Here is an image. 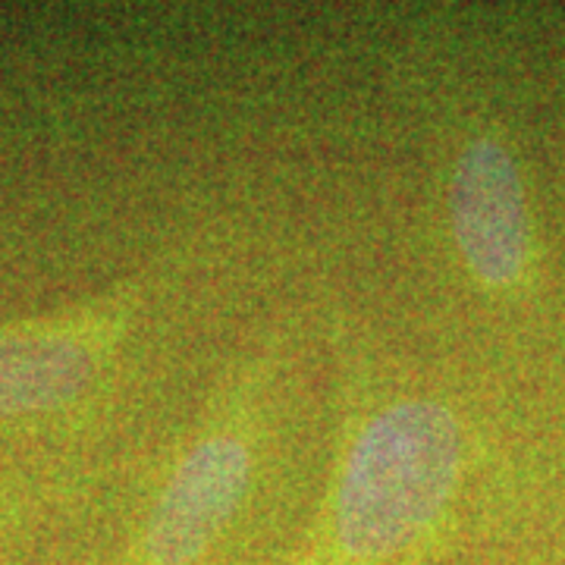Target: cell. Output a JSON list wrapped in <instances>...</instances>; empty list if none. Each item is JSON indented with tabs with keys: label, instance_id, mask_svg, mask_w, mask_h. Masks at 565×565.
Segmentation results:
<instances>
[{
	"label": "cell",
	"instance_id": "obj_2",
	"mask_svg": "<svg viewBox=\"0 0 565 565\" xmlns=\"http://www.w3.org/2000/svg\"><path fill=\"white\" fill-rule=\"evenodd\" d=\"M280 367L270 340L223 371L145 512L141 565H199L239 519L258 484Z\"/></svg>",
	"mask_w": 565,
	"mask_h": 565
},
{
	"label": "cell",
	"instance_id": "obj_4",
	"mask_svg": "<svg viewBox=\"0 0 565 565\" xmlns=\"http://www.w3.org/2000/svg\"><path fill=\"white\" fill-rule=\"evenodd\" d=\"M446 217L465 274L487 292H512L534 258L522 167L493 129H468L446 163Z\"/></svg>",
	"mask_w": 565,
	"mask_h": 565
},
{
	"label": "cell",
	"instance_id": "obj_1",
	"mask_svg": "<svg viewBox=\"0 0 565 565\" xmlns=\"http://www.w3.org/2000/svg\"><path fill=\"white\" fill-rule=\"evenodd\" d=\"M340 430L305 565H390L424 550L462 493L468 440L444 396L340 337Z\"/></svg>",
	"mask_w": 565,
	"mask_h": 565
},
{
	"label": "cell",
	"instance_id": "obj_3",
	"mask_svg": "<svg viewBox=\"0 0 565 565\" xmlns=\"http://www.w3.org/2000/svg\"><path fill=\"white\" fill-rule=\"evenodd\" d=\"M148 289L132 280L63 315L0 327V418L51 415L76 403L132 333Z\"/></svg>",
	"mask_w": 565,
	"mask_h": 565
}]
</instances>
